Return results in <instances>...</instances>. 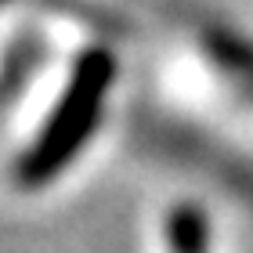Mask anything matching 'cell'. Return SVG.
Instances as JSON below:
<instances>
[{
  "label": "cell",
  "mask_w": 253,
  "mask_h": 253,
  "mask_svg": "<svg viewBox=\"0 0 253 253\" xmlns=\"http://www.w3.org/2000/svg\"><path fill=\"white\" fill-rule=\"evenodd\" d=\"M167 243H170V253H206V243H210L206 213L192 203L174 206L167 217Z\"/></svg>",
  "instance_id": "cell-2"
},
{
  "label": "cell",
  "mask_w": 253,
  "mask_h": 253,
  "mask_svg": "<svg viewBox=\"0 0 253 253\" xmlns=\"http://www.w3.org/2000/svg\"><path fill=\"white\" fill-rule=\"evenodd\" d=\"M0 4H4V0H0Z\"/></svg>",
  "instance_id": "cell-4"
},
{
  "label": "cell",
  "mask_w": 253,
  "mask_h": 253,
  "mask_svg": "<svg viewBox=\"0 0 253 253\" xmlns=\"http://www.w3.org/2000/svg\"><path fill=\"white\" fill-rule=\"evenodd\" d=\"M112 80H116V58L105 47H90L87 54H80L58 109L51 112L43 134L33 141V148L18 163V181L26 188L47 185L76 159V152L87 145L90 130H94V123L101 120V105H105Z\"/></svg>",
  "instance_id": "cell-1"
},
{
  "label": "cell",
  "mask_w": 253,
  "mask_h": 253,
  "mask_svg": "<svg viewBox=\"0 0 253 253\" xmlns=\"http://www.w3.org/2000/svg\"><path fill=\"white\" fill-rule=\"evenodd\" d=\"M239 76H246V80H250V90H253V65H250V69H243Z\"/></svg>",
  "instance_id": "cell-3"
}]
</instances>
